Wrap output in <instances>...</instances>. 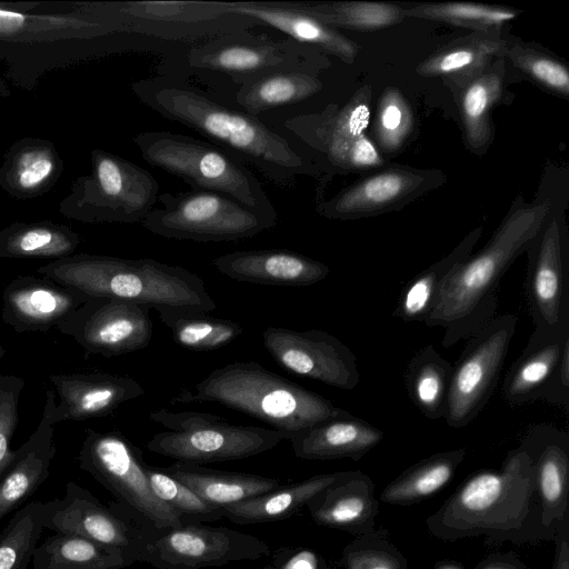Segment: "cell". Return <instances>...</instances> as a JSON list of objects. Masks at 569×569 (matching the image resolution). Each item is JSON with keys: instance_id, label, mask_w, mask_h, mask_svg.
<instances>
[{"instance_id": "1", "label": "cell", "mask_w": 569, "mask_h": 569, "mask_svg": "<svg viewBox=\"0 0 569 569\" xmlns=\"http://www.w3.org/2000/svg\"><path fill=\"white\" fill-rule=\"evenodd\" d=\"M428 531L445 541L486 537L501 543L552 540L542 521L533 467L519 445L499 471L473 473L426 520Z\"/></svg>"}, {"instance_id": "2", "label": "cell", "mask_w": 569, "mask_h": 569, "mask_svg": "<svg viewBox=\"0 0 569 569\" xmlns=\"http://www.w3.org/2000/svg\"><path fill=\"white\" fill-rule=\"evenodd\" d=\"M131 90L147 107L247 161L277 184H289L308 171L291 143L257 117L221 104L203 92L167 77L142 79Z\"/></svg>"}, {"instance_id": "3", "label": "cell", "mask_w": 569, "mask_h": 569, "mask_svg": "<svg viewBox=\"0 0 569 569\" xmlns=\"http://www.w3.org/2000/svg\"><path fill=\"white\" fill-rule=\"evenodd\" d=\"M547 202L513 206L486 246L447 276L425 321L445 330L442 346L468 339L496 317L503 276L547 222Z\"/></svg>"}, {"instance_id": "4", "label": "cell", "mask_w": 569, "mask_h": 569, "mask_svg": "<svg viewBox=\"0 0 569 569\" xmlns=\"http://www.w3.org/2000/svg\"><path fill=\"white\" fill-rule=\"evenodd\" d=\"M37 271L89 297L121 299L150 309L178 307L210 312L217 308L200 277L150 258L73 253L52 260Z\"/></svg>"}, {"instance_id": "5", "label": "cell", "mask_w": 569, "mask_h": 569, "mask_svg": "<svg viewBox=\"0 0 569 569\" xmlns=\"http://www.w3.org/2000/svg\"><path fill=\"white\" fill-rule=\"evenodd\" d=\"M218 402L284 432L288 439L343 409L254 361H236L214 369L172 398L174 403Z\"/></svg>"}, {"instance_id": "6", "label": "cell", "mask_w": 569, "mask_h": 569, "mask_svg": "<svg viewBox=\"0 0 569 569\" xmlns=\"http://www.w3.org/2000/svg\"><path fill=\"white\" fill-rule=\"evenodd\" d=\"M133 142L146 162L179 177L193 190L218 192L277 214L257 177L216 144L169 131L141 132Z\"/></svg>"}, {"instance_id": "7", "label": "cell", "mask_w": 569, "mask_h": 569, "mask_svg": "<svg viewBox=\"0 0 569 569\" xmlns=\"http://www.w3.org/2000/svg\"><path fill=\"white\" fill-rule=\"evenodd\" d=\"M90 161V173L72 182L60 201V213L84 223L142 222L159 196L153 174L102 149H93Z\"/></svg>"}, {"instance_id": "8", "label": "cell", "mask_w": 569, "mask_h": 569, "mask_svg": "<svg viewBox=\"0 0 569 569\" xmlns=\"http://www.w3.org/2000/svg\"><path fill=\"white\" fill-rule=\"evenodd\" d=\"M78 463L114 496L117 508L151 532L184 525L179 515L154 495L142 451L121 432L88 429Z\"/></svg>"}, {"instance_id": "9", "label": "cell", "mask_w": 569, "mask_h": 569, "mask_svg": "<svg viewBox=\"0 0 569 569\" xmlns=\"http://www.w3.org/2000/svg\"><path fill=\"white\" fill-rule=\"evenodd\" d=\"M141 222L150 232L198 242L236 241L272 228L277 214L249 208L224 194L191 190L159 194Z\"/></svg>"}, {"instance_id": "10", "label": "cell", "mask_w": 569, "mask_h": 569, "mask_svg": "<svg viewBox=\"0 0 569 569\" xmlns=\"http://www.w3.org/2000/svg\"><path fill=\"white\" fill-rule=\"evenodd\" d=\"M117 24L131 32L168 40L219 37L244 31L256 22L222 10L220 1H120L97 2Z\"/></svg>"}, {"instance_id": "11", "label": "cell", "mask_w": 569, "mask_h": 569, "mask_svg": "<svg viewBox=\"0 0 569 569\" xmlns=\"http://www.w3.org/2000/svg\"><path fill=\"white\" fill-rule=\"evenodd\" d=\"M517 316H496L468 342L453 366L446 423L462 428L471 423L491 398L516 333Z\"/></svg>"}, {"instance_id": "12", "label": "cell", "mask_w": 569, "mask_h": 569, "mask_svg": "<svg viewBox=\"0 0 569 569\" xmlns=\"http://www.w3.org/2000/svg\"><path fill=\"white\" fill-rule=\"evenodd\" d=\"M44 528L73 533L143 562L153 533L116 506L102 505L89 490L69 481L62 498L43 502Z\"/></svg>"}, {"instance_id": "13", "label": "cell", "mask_w": 569, "mask_h": 569, "mask_svg": "<svg viewBox=\"0 0 569 569\" xmlns=\"http://www.w3.org/2000/svg\"><path fill=\"white\" fill-rule=\"evenodd\" d=\"M271 555L261 539L226 527L188 523L159 531L144 561L158 569H203Z\"/></svg>"}, {"instance_id": "14", "label": "cell", "mask_w": 569, "mask_h": 569, "mask_svg": "<svg viewBox=\"0 0 569 569\" xmlns=\"http://www.w3.org/2000/svg\"><path fill=\"white\" fill-rule=\"evenodd\" d=\"M57 329L87 353L103 357L141 350L153 333L149 307L107 297H89Z\"/></svg>"}, {"instance_id": "15", "label": "cell", "mask_w": 569, "mask_h": 569, "mask_svg": "<svg viewBox=\"0 0 569 569\" xmlns=\"http://www.w3.org/2000/svg\"><path fill=\"white\" fill-rule=\"evenodd\" d=\"M501 395L510 407L543 400L569 407V329H535L505 376Z\"/></svg>"}, {"instance_id": "16", "label": "cell", "mask_w": 569, "mask_h": 569, "mask_svg": "<svg viewBox=\"0 0 569 569\" xmlns=\"http://www.w3.org/2000/svg\"><path fill=\"white\" fill-rule=\"evenodd\" d=\"M262 342L276 362L291 373L343 390H352L360 382L356 356L327 331L269 326Z\"/></svg>"}, {"instance_id": "17", "label": "cell", "mask_w": 569, "mask_h": 569, "mask_svg": "<svg viewBox=\"0 0 569 569\" xmlns=\"http://www.w3.org/2000/svg\"><path fill=\"white\" fill-rule=\"evenodd\" d=\"M302 48L289 38L273 39L244 30L191 48L187 61L193 70L224 73L242 84L272 71L303 68Z\"/></svg>"}, {"instance_id": "18", "label": "cell", "mask_w": 569, "mask_h": 569, "mask_svg": "<svg viewBox=\"0 0 569 569\" xmlns=\"http://www.w3.org/2000/svg\"><path fill=\"white\" fill-rule=\"evenodd\" d=\"M525 293L535 329H569V266L563 234L553 217L525 251Z\"/></svg>"}, {"instance_id": "19", "label": "cell", "mask_w": 569, "mask_h": 569, "mask_svg": "<svg viewBox=\"0 0 569 569\" xmlns=\"http://www.w3.org/2000/svg\"><path fill=\"white\" fill-rule=\"evenodd\" d=\"M284 440L288 436L276 429L221 421L187 432L156 433L147 442V449L177 461L202 465L246 459Z\"/></svg>"}, {"instance_id": "20", "label": "cell", "mask_w": 569, "mask_h": 569, "mask_svg": "<svg viewBox=\"0 0 569 569\" xmlns=\"http://www.w3.org/2000/svg\"><path fill=\"white\" fill-rule=\"evenodd\" d=\"M88 298L82 291L46 277L19 276L3 290L1 319L17 333L47 332Z\"/></svg>"}, {"instance_id": "21", "label": "cell", "mask_w": 569, "mask_h": 569, "mask_svg": "<svg viewBox=\"0 0 569 569\" xmlns=\"http://www.w3.org/2000/svg\"><path fill=\"white\" fill-rule=\"evenodd\" d=\"M529 453L543 525L557 533L569 518V436L548 425L531 428L520 442Z\"/></svg>"}, {"instance_id": "22", "label": "cell", "mask_w": 569, "mask_h": 569, "mask_svg": "<svg viewBox=\"0 0 569 569\" xmlns=\"http://www.w3.org/2000/svg\"><path fill=\"white\" fill-rule=\"evenodd\" d=\"M59 399L53 408L54 425L110 415L120 405L144 393L128 376L108 372H73L50 376Z\"/></svg>"}, {"instance_id": "23", "label": "cell", "mask_w": 569, "mask_h": 569, "mask_svg": "<svg viewBox=\"0 0 569 569\" xmlns=\"http://www.w3.org/2000/svg\"><path fill=\"white\" fill-rule=\"evenodd\" d=\"M220 2L226 13L279 30L300 44L317 47L345 62L352 63L358 56L357 42L303 11L298 2Z\"/></svg>"}, {"instance_id": "24", "label": "cell", "mask_w": 569, "mask_h": 569, "mask_svg": "<svg viewBox=\"0 0 569 569\" xmlns=\"http://www.w3.org/2000/svg\"><path fill=\"white\" fill-rule=\"evenodd\" d=\"M211 263L236 281L279 287L311 286L330 273L323 262L283 249L233 251L216 257Z\"/></svg>"}, {"instance_id": "25", "label": "cell", "mask_w": 569, "mask_h": 569, "mask_svg": "<svg viewBox=\"0 0 569 569\" xmlns=\"http://www.w3.org/2000/svg\"><path fill=\"white\" fill-rule=\"evenodd\" d=\"M319 526L347 531L359 537L375 529L379 501L369 476L356 470L345 475L316 495L307 505Z\"/></svg>"}, {"instance_id": "26", "label": "cell", "mask_w": 569, "mask_h": 569, "mask_svg": "<svg viewBox=\"0 0 569 569\" xmlns=\"http://www.w3.org/2000/svg\"><path fill=\"white\" fill-rule=\"evenodd\" d=\"M53 389L46 392L42 417L31 436L16 450L14 459L0 478V519L29 498L48 478L56 453L53 442Z\"/></svg>"}, {"instance_id": "27", "label": "cell", "mask_w": 569, "mask_h": 569, "mask_svg": "<svg viewBox=\"0 0 569 569\" xmlns=\"http://www.w3.org/2000/svg\"><path fill=\"white\" fill-rule=\"evenodd\" d=\"M381 429L342 410L289 437L296 457L305 460L362 458L383 440Z\"/></svg>"}, {"instance_id": "28", "label": "cell", "mask_w": 569, "mask_h": 569, "mask_svg": "<svg viewBox=\"0 0 569 569\" xmlns=\"http://www.w3.org/2000/svg\"><path fill=\"white\" fill-rule=\"evenodd\" d=\"M63 172L53 142L24 137L14 141L0 166V188L17 199H31L50 191Z\"/></svg>"}, {"instance_id": "29", "label": "cell", "mask_w": 569, "mask_h": 569, "mask_svg": "<svg viewBox=\"0 0 569 569\" xmlns=\"http://www.w3.org/2000/svg\"><path fill=\"white\" fill-rule=\"evenodd\" d=\"M425 182L426 176L417 171L387 170L345 189L325 202L319 212L331 219L383 212L416 194Z\"/></svg>"}, {"instance_id": "30", "label": "cell", "mask_w": 569, "mask_h": 569, "mask_svg": "<svg viewBox=\"0 0 569 569\" xmlns=\"http://www.w3.org/2000/svg\"><path fill=\"white\" fill-rule=\"evenodd\" d=\"M162 469L218 508L270 492L282 485L276 478L216 470L192 462L177 461Z\"/></svg>"}, {"instance_id": "31", "label": "cell", "mask_w": 569, "mask_h": 569, "mask_svg": "<svg viewBox=\"0 0 569 569\" xmlns=\"http://www.w3.org/2000/svg\"><path fill=\"white\" fill-rule=\"evenodd\" d=\"M346 471L321 473L233 503L222 509L223 518L237 525H257L292 517Z\"/></svg>"}, {"instance_id": "32", "label": "cell", "mask_w": 569, "mask_h": 569, "mask_svg": "<svg viewBox=\"0 0 569 569\" xmlns=\"http://www.w3.org/2000/svg\"><path fill=\"white\" fill-rule=\"evenodd\" d=\"M507 50L508 43L497 34L476 32L442 47L423 60L416 71L422 77H445L463 86Z\"/></svg>"}, {"instance_id": "33", "label": "cell", "mask_w": 569, "mask_h": 569, "mask_svg": "<svg viewBox=\"0 0 569 569\" xmlns=\"http://www.w3.org/2000/svg\"><path fill=\"white\" fill-rule=\"evenodd\" d=\"M322 87L318 76L305 68L277 70L240 84L234 98L243 112L257 117L307 100Z\"/></svg>"}, {"instance_id": "34", "label": "cell", "mask_w": 569, "mask_h": 569, "mask_svg": "<svg viewBox=\"0 0 569 569\" xmlns=\"http://www.w3.org/2000/svg\"><path fill=\"white\" fill-rule=\"evenodd\" d=\"M134 562L122 551L61 532L47 537L32 557L33 569H123Z\"/></svg>"}, {"instance_id": "35", "label": "cell", "mask_w": 569, "mask_h": 569, "mask_svg": "<svg viewBox=\"0 0 569 569\" xmlns=\"http://www.w3.org/2000/svg\"><path fill=\"white\" fill-rule=\"evenodd\" d=\"M481 233V227L473 229L447 256L409 280L398 297L393 316L405 322L425 323L445 279L455 267L470 257Z\"/></svg>"}, {"instance_id": "36", "label": "cell", "mask_w": 569, "mask_h": 569, "mask_svg": "<svg viewBox=\"0 0 569 569\" xmlns=\"http://www.w3.org/2000/svg\"><path fill=\"white\" fill-rule=\"evenodd\" d=\"M466 453L465 448H458L416 462L386 486L381 501L406 507L429 499L450 482Z\"/></svg>"}, {"instance_id": "37", "label": "cell", "mask_w": 569, "mask_h": 569, "mask_svg": "<svg viewBox=\"0 0 569 569\" xmlns=\"http://www.w3.org/2000/svg\"><path fill=\"white\" fill-rule=\"evenodd\" d=\"M453 366L432 345L418 350L408 362L403 383L413 406L428 419L445 417Z\"/></svg>"}, {"instance_id": "38", "label": "cell", "mask_w": 569, "mask_h": 569, "mask_svg": "<svg viewBox=\"0 0 569 569\" xmlns=\"http://www.w3.org/2000/svg\"><path fill=\"white\" fill-rule=\"evenodd\" d=\"M79 233L52 221H17L0 229V258H53L73 254Z\"/></svg>"}, {"instance_id": "39", "label": "cell", "mask_w": 569, "mask_h": 569, "mask_svg": "<svg viewBox=\"0 0 569 569\" xmlns=\"http://www.w3.org/2000/svg\"><path fill=\"white\" fill-rule=\"evenodd\" d=\"M79 8L67 14H32L16 10H0V37L18 38L33 36L32 39H47L60 31L76 30L86 34L99 36L118 32L117 27L98 12L90 2H78Z\"/></svg>"}, {"instance_id": "40", "label": "cell", "mask_w": 569, "mask_h": 569, "mask_svg": "<svg viewBox=\"0 0 569 569\" xmlns=\"http://www.w3.org/2000/svg\"><path fill=\"white\" fill-rule=\"evenodd\" d=\"M502 69L492 67L462 86L460 116L467 146L473 152L483 151L493 134L491 110L501 97Z\"/></svg>"}, {"instance_id": "41", "label": "cell", "mask_w": 569, "mask_h": 569, "mask_svg": "<svg viewBox=\"0 0 569 569\" xmlns=\"http://www.w3.org/2000/svg\"><path fill=\"white\" fill-rule=\"evenodd\" d=\"M156 310L177 343L189 350H217L243 332L240 323L211 317L209 312L178 307H158Z\"/></svg>"}, {"instance_id": "42", "label": "cell", "mask_w": 569, "mask_h": 569, "mask_svg": "<svg viewBox=\"0 0 569 569\" xmlns=\"http://www.w3.org/2000/svg\"><path fill=\"white\" fill-rule=\"evenodd\" d=\"M299 7L322 23L333 28L378 30L405 20L402 7L372 1L298 2Z\"/></svg>"}, {"instance_id": "43", "label": "cell", "mask_w": 569, "mask_h": 569, "mask_svg": "<svg viewBox=\"0 0 569 569\" xmlns=\"http://www.w3.org/2000/svg\"><path fill=\"white\" fill-rule=\"evenodd\" d=\"M402 11L405 19L438 21L483 33H492L519 14L518 10L509 7L468 2L415 3L402 7Z\"/></svg>"}, {"instance_id": "44", "label": "cell", "mask_w": 569, "mask_h": 569, "mask_svg": "<svg viewBox=\"0 0 569 569\" xmlns=\"http://www.w3.org/2000/svg\"><path fill=\"white\" fill-rule=\"evenodd\" d=\"M43 529V502L20 508L0 532V569H27Z\"/></svg>"}, {"instance_id": "45", "label": "cell", "mask_w": 569, "mask_h": 569, "mask_svg": "<svg viewBox=\"0 0 569 569\" xmlns=\"http://www.w3.org/2000/svg\"><path fill=\"white\" fill-rule=\"evenodd\" d=\"M147 476L154 495L174 510L184 525L211 522L223 518L221 508L204 501L162 468L147 465Z\"/></svg>"}, {"instance_id": "46", "label": "cell", "mask_w": 569, "mask_h": 569, "mask_svg": "<svg viewBox=\"0 0 569 569\" xmlns=\"http://www.w3.org/2000/svg\"><path fill=\"white\" fill-rule=\"evenodd\" d=\"M343 569H408V560L385 528L356 537L341 556Z\"/></svg>"}, {"instance_id": "47", "label": "cell", "mask_w": 569, "mask_h": 569, "mask_svg": "<svg viewBox=\"0 0 569 569\" xmlns=\"http://www.w3.org/2000/svg\"><path fill=\"white\" fill-rule=\"evenodd\" d=\"M411 109L396 88H388L380 97L375 123L376 138L387 153L402 148L412 130Z\"/></svg>"}, {"instance_id": "48", "label": "cell", "mask_w": 569, "mask_h": 569, "mask_svg": "<svg viewBox=\"0 0 569 569\" xmlns=\"http://www.w3.org/2000/svg\"><path fill=\"white\" fill-rule=\"evenodd\" d=\"M506 56L515 67L542 88L558 96L569 97V71L559 60L522 44L508 48Z\"/></svg>"}, {"instance_id": "49", "label": "cell", "mask_w": 569, "mask_h": 569, "mask_svg": "<svg viewBox=\"0 0 569 569\" xmlns=\"http://www.w3.org/2000/svg\"><path fill=\"white\" fill-rule=\"evenodd\" d=\"M24 385L21 377L0 375V478L16 456L10 443L18 426L19 399Z\"/></svg>"}, {"instance_id": "50", "label": "cell", "mask_w": 569, "mask_h": 569, "mask_svg": "<svg viewBox=\"0 0 569 569\" xmlns=\"http://www.w3.org/2000/svg\"><path fill=\"white\" fill-rule=\"evenodd\" d=\"M149 418L174 432L192 431L209 425L224 421L223 418L211 412H172L164 408L150 412Z\"/></svg>"}, {"instance_id": "51", "label": "cell", "mask_w": 569, "mask_h": 569, "mask_svg": "<svg viewBox=\"0 0 569 569\" xmlns=\"http://www.w3.org/2000/svg\"><path fill=\"white\" fill-rule=\"evenodd\" d=\"M263 569H329L326 559L308 547H284L272 555Z\"/></svg>"}, {"instance_id": "52", "label": "cell", "mask_w": 569, "mask_h": 569, "mask_svg": "<svg viewBox=\"0 0 569 569\" xmlns=\"http://www.w3.org/2000/svg\"><path fill=\"white\" fill-rule=\"evenodd\" d=\"M553 542L556 553L552 569H569V518L560 523Z\"/></svg>"}, {"instance_id": "53", "label": "cell", "mask_w": 569, "mask_h": 569, "mask_svg": "<svg viewBox=\"0 0 569 569\" xmlns=\"http://www.w3.org/2000/svg\"><path fill=\"white\" fill-rule=\"evenodd\" d=\"M475 569H527L513 553H493L485 558Z\"/></svg>"}, {"instance_id": "54", "label": "cell", "mask_w": 569, "mask_h": 569, "mask_svg": "<svg viewBox=\"0 0 569 569\" xmlns=\"http://www.w3.org/2000/svg\"><path fill=\"white\" fill-rule=\"evenodd\" d=\"M40 1H0V10H16L29 12L42 6Z\"/></svg>"}, {"instance_id": "55", "label": "cell", "mask_w": 569, "mask_h": 569, "mask_svg": "<svg viewBox=\"0 0 569 569\" xmlns=\"http://www.w3.org/2000/svg\"><path fill=\"white\" fill-rule=\"evenodd\" d=\"M435 569H463V567L455 561H441Z\"/></svg>"}, {"instance_id": "56", "label": "cell", "mask_w": 569, "mask_h": 569, "mask_svg": "<svg viewBox=\"0 0 569 569\" xmlns=\"http://www.w3.org/2000/svg\"><path fill=\"white\" fill-rule=\"evenodd\" d=\"M6 355V349L3 348V346L0 343V359Z\"/></svg>"}]
</instances>
